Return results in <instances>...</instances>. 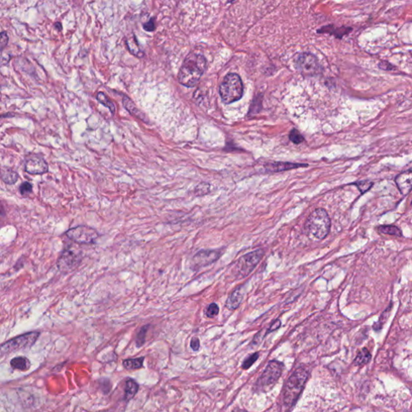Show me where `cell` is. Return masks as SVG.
<instances>
[{"label":"cell","mask_w":412,"mask_h":412,"mask_svg":"<svg viewBox=\"0 0 412 412\" xmlns=\"http://www.w3.org/2000/svg\"><path fill=\"white\" fill-rule=\"evenodd\" d=\"M300 167H307L306 165L302 164L286 163V162H277L267 165L266 169L270 171H281L286 170L293 169Z\"/></svg>","instance_id":"15"},{"label":"cell","mask_w":412,"mask_h":412,"mask_svg":"<svg viewBox=\"0 0 412 412\" xmlns=\"http://www.w3.org/2000/svg\"><path fill=\"white\" fill-rule=\"evenodd\" d=\"M263 254L264 252L262 249H257L254 251L249 252L239 258L237 264L235 266V271L238 276L244 278L249 275L261 261Z\"/></svg>","instance_id":"6"},{"label":"cell","mask_w":412,"mask_h":412,"mask_svg":"<svg viewBox=\"0 0 412 412\" xmlns=\"http://www.w3.org/2000/svg\"><path fill=\"white\" fill-rule=\"evenodd\" d=\"M289 139L292 143L296 144H300L304 141V137L297 130H292L289 134Z\"/></svg>","instance_id":"30"},{"label":"cell","mask_w":412,"mask_h":412,"mask_svg":"<svg viewBox=\"0 0 412 412\" xmlns=\"http://www.w3.org/2000/svg\"><path fill=\"white\" fill-rule=\"evenodd\" d=\"M379 66V68L384 70H391L394 68L391 64L386 62H381V63H379V66Z\"/></svg>","instance_id":"37"},{"label":"cell","mask_w":412,"mask_h":412,"mask_svg":"<svg viewBox=\"0 0 412 412\" xmlns=\"http://www.w3.org/2000/svg\"><path fill=\"white\" fill-rule=\"evenodd\" d=\"M11 367L15 370H27L31 366L29 360L25 357H16L11 361Z\"/></svg>","instance_id":"18"},{"label":"cell","mask_w":412,"mask_h":412,"mask_svg":"<svg viewBox=\"0 0 412 412\" xmlns=\"http://www.w3.org/2000/svg\"><path fill=\"white\" fill-rule=\"evenodd\" d=\"M351 28H332V25L326 26L324 27L322 29L318 30L319 33H330V34L334 35L336 37L341 38L344 34L349 33V31H350Z\"/></svg>","instance_id":"19"},{"label":"cell","mask_w":412,"mask_h":412,"mask_svg":"<svg viewBox=\"0 0 412 412\" xmlns=\"http://www.w3.org/2000/svg\"><path fill=\"white\" fill-rule=\"evenodd\" d=\"M190 346L192 350H199L200 346H201V343H200L198 337H196V336L192 337V340H191Z\"/></svg>","instance_id":"34"},{"label":"cell","mask_w":412,"mask_h":412,"mask_svg":"<svg viewBox=\"0 0 412 412\" xmlns=\"http://www.w3.org/2000/svg\"><path fill=\"white\" fill-rule=\"evenodd\" d=\"M280 326H281V322H280L279 320H276L275 322H274L272 324H271V327L269 328L267 332H273V331L278 330Z\"/></svg>","instance_id":"36"},{"label":"cell","mask_w":412,"mask_h":412,"mask_svg":"<svg viewBox=\"0 0 412 412\" xmlns=\"http://www.w3.org/2000/svg\"><path fill=\"white\" fill-rule=\"evenodd\" d=\"M19 190H20V192H21L23 196H25V195H28V193L32 192V185L28 182H23V184H21V186H20V188H19Z\"/></svg>","instance_id":"32"},{"label":"cell","mask_w":412,"mask_h":412,"mask_svg":"<svg viewBox=\"0 0 412 412\" xmlns=\"http://www.w3.org/2000/svg\"><path fill=\"white\" fill-rule=\"evenodd\" d=\"M218 313H219V307L215 303L209 305L205 309V315L207 316L209 318H214L216 316L218 315Z\"/></svg>","instance_id":"29"},{"label":"cell","mask_w":412,"mask_h":412,"mask_svg":"<svg viewBox=\"0 0 412 412\" xmlns=\"http://www.w3.org/2000/svg\"><path fill=\"white\" fill-rule=\"evenodd\" d=\"M144 357L126 359L123 361V366L127 370H138L144 366Z\"/></svg>","instance_id":"21"},{"label":"cell","mask_w":412,"mask_h":412,"mask_svg":"<svg viewBox=\"0 0 412 412\" xmlns=\"http://www.w3.org/2000/svg\"><path fill=\"white\" fill-rule=\"evenodd\" d=\"M66 235L71 240L79 244H90L98 238V234L94 229L85 226L70 229L66 233Z\"/></svg>","instance_id":"9"},{"label":"cell","mask_w":412,"mask_h":412,"mask_svg":"<svg viewBox=\"0 0 412 412\" xmlns=\"http://www.w3.org/2000/svg\"><path fill=\"white\" fill-rule=\"evenodd\" d=\"M49 166L46 161L39 157H32L26 161L25 170L32 175H40L48 171Z\"/></svg>","instance_id":"12"},{"label":"cell","mask_w":412,"mask_h":412,"mask_svg":"<svg viewBox=\"0 0 412 412\" xmlns=\"http://www.w3.org/2000/svg\"><path fill=\"white\" fill-rule=\"evenodd\" d=\"M55 25L56 28H57V29L62 30V24H61V23H56Z\"/></svg>","instance_id":"38"},{"label":"cell","mask_w":412,"mask_h":412,"mask_svg":"<svg viewBox=\"0 0 412 412\" xmlns=\"http://www.w3.org/2000/svg\"><path fill=\"white\" fill-rule=\"evenodd\" d=\"M378 231L385 235H395L398 237H401L403 235L401 230L395 226H381L378 227Z\"/></svg>","instance_id":"23"},{"label":"cell","mask_w":412,"mask_h":412,"mask_svg":"<svg viewBox=\"0 0 412 412\" xmlns=\"http://www.w3.org/2000/svg\"><path fill=\"white\" fill-rule=\"evenodd\" d=\"M97 98L100 103L103 104L104 106L109 108V110L111 111L112 114H114V111H115V107H114V103L108 98L107 96L105 95L104 93L100 92V93H97Z\"/></svg>","instance_id":"26"},{"label":"cell","mask_w":412,"mask_h":412,"mask_svg":"<svg viewBox=\"0 0 412 412\" xmlns=\"http://www.w3.org/2000/svg\"><path fill=\"white\" fill-rule=\"evenodd\" d=\"M283 370V364L278 361H271L260 377L258 387L262 389L272 387L278 382Z\"/></svg>","instance_id":"7"},{"label":"cell","mask_w":412,"mask_h":412,"mask_svg":"<svg viewBox=\"0 0 412 412\" xmlns=\"http://www.w3.org/2000/svg\"><path fill=\"white\" fill-rule=\"evenodd\" d=\"M219 93L222 101L231 104L241 99L243 94V84L240 77L236 74H229L221 84Z\"/></svg>","instance_id":"4"},{"label":"cell","mask_w":412,"mask_h":412,"mask_svg":"<svg viewBox=\"0 0 412 412\" xmlns=\"http://www.w3.org/2000/svg\"><path fill=\"white\" fill-rule=\"evenodd\" d=\"M391 306H392V305H390L389 308H388L387 310L385 311L384 313L382 314L380 318L378 320V322H377V323L374 324V326H373V328H374V330L378 331V330H381L382 327H383V325H384L385 322H387V318L389 317L390 313H391Z\"/></svg>","instance_id":"27"},{"label":"cell","mask_w":412,"mask_h":412,"mask_svg":"<svg viewBox=\"0 0 412 412\" xmlns=\"http://www.w3.org/2000/svg\"><path fill=\"white\" fill-rule=\"evenodd\" d=\"M243 300V292L242 291V287H239L231 294V296H229L226 300V307L230 310H235L240 306Z\"/></svg>","instance_id":"14"},{"label":"cell","mask_w":412,"mask_h":412,"mask_svg":"<svg viewBox=\"0 0 412 412\" xmlns=\"http://www.w3.org/2000/svg\"><path fill=\"white\" fill-rule=\"evenodd\" d=\"M330 218L325 209H316L310 214L306 223L305 231L309 237L317 240L326 238L330 231Z\"/></svg>","instance_id":"3"},{"label":"cell","mask_w":412,"mask_h":412,"mask_svg":"<svg viewBox=\"0 0 412 412\" xmlns=\"http://www.w3.org/2000/svg\"><path fill=\"white\" fill-rule=\"evenodd\" d=\"M81 257L77 252L72 249H67L63 252V254L58 260V267L62 271H72L79 266Z\"/></svg>","instance_id":"11"},{"label":"cell","mask_w":412,"mask_h":412,"mask_svg":"<svg viewBox=\"0 0 412 412\" xmlns=\"http://www.w3.org/2000/svg\"><path fill=\"white\" fill-rule=\"evenodd\" d=\"M206 68L207 62L204 56L190 53L184 60L178 74L179 82L186 87L197 85Z\"/></svg>","instance_id":"1"},{"label":"cell","mask_w":412,"mask_h":412,"mask_svg":"<svg viewBox=\"0 0 412 412\" xmlns=\"http://www.w3.org/2000/svg\"><path fill=\"white\" fill-rule=\"evenodd\" d=\"M0 177L6 184H13L17 181L19 175L11 168L4 167L0 171Z\"/></svg>","instance_id":"17"},{"label":"cell","mask_w":412,"mask_h":412,"mask_svg":"<svg viewBox=\"0 0 412 412\" xmlns=\"http://www.w3.org/2000/svg\"><path fill=\"white\" fill-rule=\"evenodd\" d=\"M149 327L150 326L148 325V326H144V327L141 328V330H140V332L138 333L137 336H136V346L138 348H140V347L143 346L144 345V343H145V340H146V336L147 333H148V330H149Z\"/></svg>","instance_id":"24"},{"label":"cell","mask_w":412,"mask_h":412,"mask_svg":"<svg viewBox=\"0 0 412 412\" xmlns=\"http://www.w3.org/2000/svg\"><path fill=\"white\" fill-rule=\"evenodd\" d=\"M8 43V35L6 32H0V51H2Z\"/></svg>","instance_id":"33"},{"label":"cell","mask_w":412,"mask_h":412,"mask_svg":"<svg viewBox=\"0 0 412 412\" xmlns=\"http://www.w3.org/2000/svg\"><path fill=\"white\" fill-rule=\"evenodd\" d=\"M371 359V353L366 348H363L360 351L355 359L353 361V364L357 366H364L367 364Z\"/></svg>","instance_id":"20"},{"label":"cell","mask_w":412,"mask_h":412,"mask_svg":"<svg viewBox=\"0 0 412 412\" xmlns=\"http://www.w3.org/2000/svg\"><path fill=\"white\" fill-rule=\"evenodd\" d=\"M139 384L136 383V381L133 379H128L126 382V387H125V395L124 400L127 401L132 400L138 391H139Z\"/></svg>","instance_id":"16"},{"label":"cell","mask_w":412,"mask_h":412,"mask_svg":"<svg viewBox=\"0 0 412 412\" xmlns=\"http://www.w3.org/2000/svg\"><path fill=\"white\" fill-rule=\"evenodd\" d=\"M296 69L305 77L316 76L321 72V66L315 56L311 53H299L295 58Z\"/></svg>","instance_id":"5"},{"label":"cell","mask_w":412,"mask_h":412,"mask_svg":"<svg viewBox=\"0 0 412 412\" xmlns=\"http://www.w3.org/2000/svg\"><path fill=\"white\" fill-rule=\"evenodd\" d=\"M123 102L125 108H126V109H127L129 112H131V114H133L134 115H136V116L139 117V118H142L141 114H140V110H138L136 106H135V104L131 102L130 98H128L127 97H123Z\"/></svg>","instance_id":"25"},{"label":"cell","mask_w":412,"mask_h":412,"mask_svg":"<svg viewBox=\"0 0 412 412\" xmlns=\"http://www.w3.org/2000/svg\"><path fill=\"white\" fill-rule=\"evenodd\" d=\"M258 357H259V353H254L251 354V355H249V357H247L244 360V361H243L242 368H243V370H248L258 360Z\"/></svg>","instance_id":"28"},{"label":"cell","mask_w":412,"mask_h":412,"mask_svg":"<svg viewBox=\"0 0 412 412\" xmlns=\"http://www.w3.org/2000/svg\"><path fill=\"white\" fill-rule=\"evenodd\" d=\"M309 374L305 368H298L286 382L283 391V401L285 407L291 408L301 395Z\"/></svg>","instance_id":"2"},{"label":"cell","mask_w":412,"mask_h":412,"mask_svg":"<svg viewBox=\"0 0 412 412\" xmlns=\"http://www.w3.org/2000/svg\"><path fill=\"white\" fill-rule=\"evenodd\" d=\"M38 336V332H29V333L17 336L2 344V346H0V351L2 353H11V352L19 350V349L29 348L36 342Z\"/></svg>","instance_id":"8"},{"label":"cell","mask_w":412,"mask_h":412,"mask_svg":"<svg viewBox=\"0 0 412 412\" xmlns=\"http://www.w3.org/2000/svg\"><path fill=\"white\" fill-rule=\"evenodd\" d=\"M355 185L361 193H364V192H367L373 186V183L369 180H361V181L355 183Z\"/></svg>","instance_id":"31"},{"label":"cell","mask_w":412,"mask_h":412,"mask_svg":"<svg viewBox=\"0 0 412 412\" xmlns=\"http://www.w3.org/2000/svg\"><path fill=\"white\" fill-rule=\"evenodd\" d=\"M126 43H127V47H128V49L132 54L139 57L144 56V53L138 46V43L135 36H132L131 38L128 39Z\"/></svg>","instance_id":"22"},{"label":"cell","mask_w":412,"mask_h":412,"mask_svg":"<svg viewBox=\"0 0 412 412\" xmlns=\"http://www.w3.org/2000/svg\"><path fill=\"white\" fill-rule=\"evenodd\" d=\"M222 255L220 250H201L195 254L192 259V265L195 268H201L202 266H208L216 262Z\"/></svg>","instance_id":"10"},{"label":"cell","mask_w":412,"mask_h":412,"mask_svg":"<svg viewBox=\"0 0 412 412\" xmlns=\"http://www.w3.org/2000/svg\"><path fill=\"white\" fill-rule=\"evenodd\" d=\"M144 29L146 30L147 32H153L156 29V24L153 19H151L150 21L145 23L144 25Z\"/></svg>","instance_id":"35"},{"label":"cell","mask_w":412,"mask_h":412,"mask_svg":"<svg viewBox=\"0 0 412 412\" xmlns=\"http://www.w3.org/2000/svg\"><path fill=\"white\" fill-rule=\"evenodd\" d=\"M412 171H404L396 177V184L403 195H408L412 189Z\"/></svg>","instance_id":"13"},{"label":"cell","mask_w":412,"mask_h":412,"mask_svg":"<svg viewBox=\"0 0 412 412\" xmlns=\"http://www.w3.org/2000/svg\"><path fill=\"white\" fill-rule=\"evenodd\" d=\"M235 0H228V2H235Z\"/></svg>","instance_id":"39"}]
</instances>
